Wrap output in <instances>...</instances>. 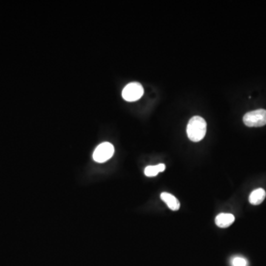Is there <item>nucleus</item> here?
I'll return each instance as SVG.
<instances>
[{
    "instance_id": "nucleus-8",
    "label": "nucleus",
    "mask_w": 266,
    "mask_h": 266,
    "mask_svg": "<svg viewBox=\"0 0 266 266\" xmlns=\"http://www.w3.org/2000/svg\"><path fill=\"white\" fill-rule=\"evenodd\" d=\"M165 168H166V166L164 164H160L156 165V166L146 167L144 170V173L148 177H154L158 173L164 171Z\"/></svg>"
},
{
    "instance_id": "nucleus-1",
    "label": "nucleus",
    "mask_w": 266,
    "mask_h": 266,
    "mask_svg": "<svg viewBox=\"0 0 266 266\" xmlns=\"http://www.w3.org/2000/svg\"><path fill=\"white\" fill-rule=\"evenodd\" d=\"M206 122L200 116H194L187 124L186 132L192 142H198L204 139L206 133Z\"/></svg>"
},
{
    "instance_id": "nucleus-7",
    "label": "nucleus",
    "mask_w": 266,
    "mask_h": 266,
    "mask_svg": "<svg viewBox=\"0 0 266 266\" xmlns=\"http://www.w3.org/2000/svg\"><path fill=\"white\" fill-rule=\"evenodd\" d=\"M266 192L262 188H256L250 193V202L252 205H260L266 198Z\"/></svg>"
},
{
    "instance_id": "nucleus-4",
    "label": "nucleus",
    "mask_w": 266,
    "mask_h": 266,
    "mask_svg": "<svg viewBox=\"0 0 266 266\" xmlns=\"http://www.w3.org/2000/svg\"><path fill=\"white\" fill-rule=\"evenodd\" d=\"M114 154V146L108 142L100 144L94 151V159L98 163H104L110 159Z\"/></svg>"
},
{
    "instance_id": "nucleus-9",
    "label": "nucleus",
    "mask_w": 266,
    "mask_h": 266,
    "mask_svg": "<svg viewBox=\"0 0 266 266\" xmlns=\"http://www.w3.org/2000/svg\"><path fill=\"white\" fill-rule=\"evenodd\" d=\"M233 266H246L247 261L242 258H234L232 260Z\"/></svg>"
},
{
    "instance_id": "nucleus-2",
    "label": "nucleus",
    "mask_w": 266,
    "mask_h": 266,
    "mask_svg": "<svg viewBox=\"0 0 266 266\" xmlns=\"http://www.w3.org/2000/svg\"><path fill=\"white\" fill-rule=\"evenodd\" d=\"M244 122L250 128H260L266 124V110L259 109L247 112L244 116Z\"/></svg>"
},
{
    "instance_id": "nucleus-3",
    "label": "nucleus",
    "mask_w": 266,
    "mask_h": 266,
    "mask_svg": "<svg viewBox=\"0 0 266 266\" xmlns=\"http://www.w3.org/2000/svg\"><path fill=\"white\" fill-rule=\"evenodd\" d=\"M144 95V88L138 82L128 84L122 91V96L126 102H136Z\"/></svg>"
},
{
    "instance_id": "nucleus-5",
    "label": "nucleus",
    "mask_w": 266,
    "mask_h": 266,
    "mask_svg": "<svg viewBox=\"0 0 266 266\" xmlns=\"http://www.w3.org/2000/svg\"><path fill=\"white\" fill-rule=\"evenodd\" d=\"M234 216L232 214H226V213H221L218 214L216 218V224L220 228H227L232 225L234 222Z\"/></svg>"
},
{
    "instance_id": "nucleus-6",
    "label": "nucleus",
    "mask_w": 266,
    "mask_h": 266,
    "mask_svg": "<svg viewBox=\"0 0 266 266\" xmlns=\"http://www.w3.org/2000/svg\"><path fill=\"white\" fill-rule=\"evenodd\" d=\"M160 198L166 204L167 206L172 211H178L180 208V202L172 194H170V193L163 192L160 194Z\"/></svg>"
}]
</instances>
